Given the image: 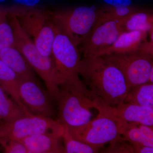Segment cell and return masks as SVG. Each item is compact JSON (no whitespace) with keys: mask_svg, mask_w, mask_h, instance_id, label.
<instances>
[{"mask_svg":"<svg viewBox=\"0 0 153 153\" xmlns=\"http://www.w3.org/2000/svg\"><path fill=\"white\" fill-rule=\"evenodd\" d=\"M78 74L96 95L111 107L124 103L129 91L125 78L117 67L101 56L84 55Z\"/></svg>","mask_w":153,"mask_h":153,"instance_id":"obj_1","label":"cell"},{"mask_svg":"<svg viewBox=\"0 0 153 153\" xmlns=\"http://www.w3.org/2000/svg\"><path fill=\"white\" fill-rule=\"evenodd\" d=\"M101 98L79 79V75L65 80L59 86L56 101L58 121L67 127L80 126L92 120V108L97 109Z\"/></svg>","mask_w":153,"mask_h":153,"instance_id":"obj_2","label":"cell"},{"mask_svg":"<svg viewBox=\"0 0 153 153\" xmlns=\"http://www.w3.org/2000/svg\"><path fill=\"white\" fill-rule=\"evenodd\" d=\"M8 13V19L13 33L14 47L44 80L49 97L56 101L59 86L63 81L57 71L52 57L44 56L40 53L32 39L22 29L16 17Z\"/></svg>","mask_w":153,"mask_h":153,"instance_id":"obj_3","label":"cell"},{"mask_svg":"<svg viewBox=\"0 0 153 153\" xmlns=\"http://www.w3.org/2000/svg\"><path fill=\"white\" fill-rule=\"evenodd\" d=\"M16 17L20 25L42 55L52 57V46L57 27L51 14L39 10H19L8 11Z\"/></svg>","mask_w":153,"mask_h":153,"instance_id":"obj_4","label":"cell"},{"mask_svg":"<svg viewBox=\"0 0 153 153\" xmlns=\"http://www.w3.org/2000/svg\"><path fill=\"white\" fill-rule=\"evenodd\" d=\"M50 14L52 22L57 29L77 47L90 35L98 19L99 10L82 6Z\"/></svg>","mask_w":153,"mask_h":153,"instance_id":"obj_5","label":"cell"},{"mask_svg":"<svg viewBox=\"0 0 153 153\" xmlns=\"http://www.w3.org/2000/svg\"><path fill=\"white\" fill-rule=\"evenodd\" d=\"M96 118L80 126L67 127L73 138L100 149L122 137L117 121L107 113L98 111Z\"/></svg>","mask_w":153,"mask_h":153,"instance_id":"obj_6","label":"cell"},{"mask_svg":"<svg viewBox=\"0 0 153 153\" xmlns=\"http://www.w3.org/2000/svg\"><path fill=\"white\" fill-rule=\"evenodd\" d=\"M101 57L120 70L125 78L129 91L136 86L149 82L150 73L153 68L152 55L138 51Z\"/></svg>","mask_w":153,"mask_h":153,"instance_id":"obj_7","label":"cell"},{"mask_svg":"<svg viewBox=\"0 0 153 153\" xmlns=\"http://www.w3.org/2000/svg\"><path fill=\"white\" fill-rule=\"evenodd\" d=\"M63 128L58 120L30 113L9 122L0 123V139L22 141L28 137Z\"/></svg>","mask_w":153,"mask_h":153,"instance_id":"obj_8","label":"cell"},{"mask_svg":"<svg viewBox=\"0 0 153 153\" xmlns=\"http://www.w3.org/2000/svg\"><path fill=\"white\" fill-rule=\"evenodd\" d=\"M52 52L55 67L63 82L79 75L77 70L81 59L79 50L70 38L57 27Z\"/></svg>","mask_w":153,"mask_h":153,"instance_id":"obj_9","label":"cell"},{"mask_svg":"<svg viewBox=\"0 0 153 153\" xmlns=\"http://www.w3.org/2000/svg\"><path fill=\"white\" fill-rule=\"evenodd\" d=\"M128 16L104 22L93 28L87 39L80 44L83 55H96L111 46L124 32V26Z\"/></svg>","mask_w":153,"mask_h":153,"instance_id":"obj_10","label":"cell"},{"mask_svg":"<svg viewBox=\"0 0 153 153\" xmlns=\"http://www.w3.org/2000/svg\"><path fill=\"white\" fill-rule=\"evenodd\" d=\"M19 93L22 102L30 112L48 117L53 116L54 109L51 98L35 78L19 79Z\"/></svg>","mask_w":153,"mask_h":153,"instance_id":"obj_11","label":"cell"},{"mask_svg":"<svg viewBox=\"0 0 153 153\" xmlns=\"http://www.w3.org/2000/svg\"><path fill=\"white\" fill-rule=\"evenodd\" d=\"M102 110L111 115L118 124L136 123L153 126V108L123 103L111 107L103 102L97 111Z\"/></svg>","mask_w":153,"mask_h":153,"instance_id":"obj_12","label":"cell"},{"mask_svg":"<svg viewBox=\"0 0 153 153\" xmlns=\"http://www.w3.org/2000/svg\"><path fill=\"white\" fill-rule=\"evenodd\" d=\"M63 126V125H62ZM62 129L34 135L21 141L25 145L28 153H63Z\"/></svg>","mask_w":153,"mask_h":153,"instance_id":"obj_13","label":"cell"},{"mask_svg":"<svg viewBox=\"0 0 153 153\" xmlns=\"http://www.w3.org/2000/svg\"><path fill=\"white\" fill-rule=\"evenodd\" d=\"M148 32L145 31L123 32L110 47L99 52L96 56L112 54H126L140 51L143 42L147 40Z\"/></svg>","mask_w":153,"mask_h":153,"instance_id":"obj_14","label":"cell"},{"mask_svg":"<svg viewBox=\"0 0 153 153\" xmlns=\"http://www.w3.org/2000/svg\"><path fill=\"white\" fill-rule=\"evenodd\" d=\"M118 125L121 135L132 146L153 147V126L131 123Z\"/></svg>","mask_w":153,"mask_h":153,"instance_id":"obj_15","label":"cell"},{"mask_svg":"<svg viewBox=\"0 0 153 153\" xmlns=\"http://www.w3.org/2000/svg\"><path fill=\"white\" fill-rule=\"evenodd\" d=\"M0 60L16 74L19 79L35 78L33 68L14 46L1 49Z\"/></svg>","mask_w":153,"mask_h":153,"instance_id":"obj_16","label":"cell"},{"mask_svg":"<svg viewBox=\"0 0 153 153\" xmlns=\"http://www.w3.org/2000/svg\"><path fill=\"white\" fill-rule=\"evenodd\" d=\"M19 78L16 74L0 60V86L10 96L26 114L32 113L22 102L19 93Z\"/></svg>","mask_w":153,"mask_h":153,"instance_id":"obj_17","label":"cell"},{"mask_svg":"<svg viewBox=\"0 0 153 153\" xmlns=\"http://www.w3.org/2000/svg\"><path fill=\"white\" fill-rule=\"evenodd\" d=\"M124 103L153 108V84L146 83L138 85L128 91Z\"/></svg>","mask_w":153,"mask_h":153,"instance_id":"obj_18","label":"cell"},{"mask_svg":"<svg viewBox=\"0 0 153 153\" xmlns=\"http://www.w3.org/2000/svg\"><path fill=\"white\" fill-rule=\"evenodd\" d=\"M26 114L21 107L9 98L7 94L0 86V121L9 122Z\"/></svg>","mask_w":153,"mask_h":153,"instance_id":"obj_19","label":"cell"},{"mask_svg":"<svg viewBox=\"0 0 153 153\" xmlns=\"http://www.w3.org/2000/svg\"><path fill=\"white\" fill-rule=\"evenodd\" d=\"M153 28V14L142 10L128 16L124 26V32L140 30L149 32Z\"/></svg>","mask_w":153,"mask_h":153,"instance_id":"obj_20","label":"cell"},{"mask_svg":"<svg viewBox=\"0 0 153 153\" xmlns=\"http://www.w3.org/2000/svg\"><path fill=\"white\" fill-rule=\"evenodd\" d=\"M139 11L140 10L132 7L131 6L119 7L111 6L108 8L100 10L98 19L93 28L104 22L125 18Z\"/></svg>","mask_w":153,"mask_h":153,"instance_id":"obj_21","label":"cell"},{"mask_svg":"<svg viewBox=\"0 0 153 153\" xmlns=\"http://www.w3.org/2000/svg\"><path fill=\"white\" fill-rule=\"evenodd\" d=\"M63 126L62 139L64 153H93L98 152L99 149L79 141L73 138L68 132L66 126Z\"/></svg>","mask_w":153,"mask_h":153,"instance_id":"obj_22","label":"cell"},{"mask_svg":"<svg viewBox=\"0 0 153 153\" xmlns=\"http://www.w3.org/2000/svg\"><path fill=\"white\" fill-rule=\"evenodd\" d=\"M7 11L0 10V50L14 46L13 29L7 16Z\"/></svg>","mask_w":153,"mask_h":153,"instance_id":"obj_23","label":"cell"},{"mask_svg":"<svg viewBox=\"0 0 153 153\" xmlns=\"http://www.w3.org/2000/svg\"><path fill=\"white\" fill-rule=\"evenodd\" d=\"M126 140L122 137L120 139L110 143L109 146L102 151V153H134L132 145L126 142Z\"/></svg>","mask_w":153,"mask_h":153,"instance_id":"obj_24","label":"cell"},{"mask_svg":"<svg viewBox=\"0 0 153 153\" xmlns=\"http://www.w3.org/2000/svg\"><path fill=\"white\" fill-rule=\"evenodd\" d=\"M0 145L6 153H28L22 141L16 140L0 139Z\"/></svg>","mask_w":153,"mask_h":153,"instance_id":"obj_25","label":"cell"},{"mask_svg":"<svg viewBox=\"0 0 153 153\" xmlns=\"http://www.w3.org/2000/svg\"><path fill=\"white\" fill-rule=\"evenodd\" d=\"M109 5L114 7H128L131 5L132 0H103Z\"/></svg>","mask_w":153,"mask_h":153,"instance_id":"obj_26","label":"cell"},{"mask_svg":"<svg viewBox=\"0 0 153 153\" xmlns=\"http://www.w3.org/2000/svg\"><path fill=\"white\" fill-rule=\"evenodd\" d=\"M140 51L153 56V41H148L147 40L143 42Z\"/></svg>","mask_w":153,"mask_h":153,"instance_id":"obj_27","label":"cell"},{"mask_svg":"<svg viewBox=\"0 0 153 153\" xmlns=\"http://www.w3.org/2000/svg\"><path fill=\"white\" fill-rule=\"evenodd\" d=\"M14 2L29 7H33L40 3L41 0H13Z\"/></svg>","mask_w":153,"mask_h":153,"instance_id":"obj_28","label":"cell"},{"mask_svg":"<svg viewBox=\"0 0 153 153\" xmlns=\"http://www.w3.org/2000/svg\"><path fill=\"white\" fill-rule=\"evenodd\" d=\"M134 153H153V147L146 146H133Z\"/></svg>","mask_w":153,"mask_h":153,"instance_id":"obj_29","label":"cell"},{"mask_svg":"<svg viewBox=\"0 0 153 153\" xmlns=\"http://www.w3.org/2000/svg\"><path fill=\"white\" fill-rule=\"evenodd\" d=\"M149 83H153V68H152L150 73L149 76Z\"/></svg>","mask_w":153,"mask_h":153,"instance_id":"obj_30","label":"cell"},{"mask_svg":"<svg viewBox=\"0 0 153 153\" xmlns=\"http://www.w3.org/2000/svg\"><path fill=\"white\" fill-rule=\"evenodd\" d=\"M6 0H0V3L4 2Z\"/></svg>","mask_w":153,"mask_h":153,"instance_id":"obj_31","label":"cell"}]
</instances>
